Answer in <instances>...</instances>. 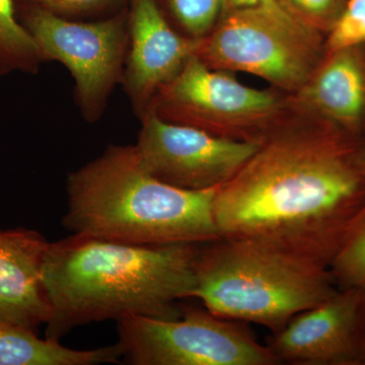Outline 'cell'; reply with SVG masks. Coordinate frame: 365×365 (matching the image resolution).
<instances>
[{
  "label": "cell",
  "mask_w": 365,
  "mask_h": 365,
  "mask_svg": "<svg viewBox=\"0 0 365 365\" xmlns=\"http://www.w3.org/2000/svg\"><path fill=\"white\" fill-rule=\"evenodd\" d=\"M213 213L222 237L329 268L365 216L361 141L289 114L217 190Z\"/></svg>",
  "instance_id": "6da1fadb"
},
{
  "label": "cell",
  "mask_w": 365,
  "mask_h": 365,
  "mask_svg": "<svg viewBox=\"0 0 365 365\" xmlns=\"http://www.w3.org/2000/svg\"><path fill=\"white\" fill-rule=\"evenodd\" d=\"M201 245L123 244L86 235L50 242L43 283L52 307L46 337L128 316L180 318L194 297Z\"/></svg>",
  "instance_id": "7a4b0ae2"
},
{
  "label": "cell",
  "mask_w": 365,
  "mask_h": 365,
  "mask_svg": "<svg viewBox=\"0 0 365 365\" xmlns=\"http://www.w3.org/2000/svg\"><path fill=\"white\" fill-rule=\"evenodd\" d=\"M218 188L193 191L160 181L135 145H110L67 178L63 225L72 235L123 244L202 245L220 240Z\"/></svg>",
  "instance_id": "3957f363"
},
{
  "label": "cell",
  "mask_w": 365,
  "mask_h": 365,
  "mask_svg": "<svg viewBox=\"0 0 365 365\" xmlns=\"http://www.w3.org/2000/svg\"><path fill=\"white\" fill-rule=\"evenodd\" d=\"M338 292L326 266L246 240L202 244L194 297L211 313L278 332Z\"/></svg>",
  "instance_id": "277c9868"
},
{
  "label": "cell",
  "mask_w": 365,
  "mask_h": 365,
  "mask_svg": "<svg viewBox=\"0 0 365 365\" xmlns=\"http://www.w3.org/2000/svg\"><path fill=\"white\" fill-rule=\"evenodd\" d=\"M326 37L276 2L227 7L200 40L196 56L211 68L245 72L287 95L297 93L326 54Z\"/></svg>",
  "instance_id": "5b68a950"
},
{
  "label": "cell",
  "mask_w": 365,
  "mask_h": 365,
  "mask_svg": "<svg viewBox=\"0 0 365 365\" xmlns=\"http://www.w3.org/2000/svg\"><path fill=\"white\" fill-rule=\"evenodd\" d=\"M148 112L213 135L261 143L287 119L289 108L287 93L244 85L232 72L211 68L194 55L155 93Z\"/></svg>",
  "instance_id": "8992f818"
},
{
  "label": "cell",
  "mask_w": 365,
  "mask_h": 365,
  "mask_svg": "<svg viewBox=\"0 0 365 365\" xmlns=\"http://www.w3.org/2000/svg\"><path fill=\"white\" fill-rule=\"evenodd\" d=\"M122 361L132 365L280 364L237 321L207 309H184L180 318L128 316L117 321Z\"/></svg>",
  "instance_id": "52a82bcc"
},
{
  "label": "cell",
  "mask_w": 365,
  "mask_h": 365,
  "mask_svg": "<svg viewBox=\"0 0 365 365\" xmlns=\"http://www.w3.org/2000/svg\"><path fill=\"white\" fill-rule=\"evenodd\" d=\"M19 19L37 43L44 61H58L71 72L81 116L90 123L98 121L123 79L128 16L90 23L71 21L32 4L24 7Z\"/></svg>",
  "instance_id": "ba28073f"
},
{
  "label": "cell",
  "mask_w": 365,
  "mask_h": 365,
  "mask_svg": "<svg viewBox=\"0 0 365 365\" xmlns=\"http://www.w3.org/2000/svg\"><path fill=\"white\" fill-rule=\"evenodd\" d=\"M140 120L135 144L139 157L153 176L178 188L202 191L223 186L260 145L170 123L150 112Z\"/></svg>",
  "instance_id": "9c48e42d"
},
{
  "label": "cell",
  "mask_w": 365,
  "mask_h": 365,
  "mask_svg": "<svg viewBox=\"0 0 365 365\" xmlns=\"http://www.w3.org/2000/svg\"><path fill=\"white\" fill-rule=\"evenodd\" d=\"M362 288L338 289L272 333L267 346L279 364L364 365L357 341Z\"/></svg>",
  "instance_id": "30bf717a"
},
{
  "label": "cell",
  "mask_w": 365,
  "mask_h": 365,
  "mask_svg": "<svg viewBox=\"0 0 365 365\" xmlns=\"http://www.w3.org/2000/svg\"><path fill=\"white\" fill-rule=\"evenodd\" d=\"M129 18V48L122 85L141 119L160 88L196 55L200 40L178 33L157 0H134Z\"/></svg>",
  "instance_id": "8fae6325"
},
{
  "label": "cell",
  "mask_w": 365,
  "mask_h": 365,
  "mask_svg": "<svg viewBox=\"0 0 365 365\" xmlns=\"http://www.w3.org/2000/svg\"><path fill=\"white\" fill-rule=\"evenodd\" d=\"M364 46L326 52L297 93L288 95L292 116L326 125L364 140L365 128Z\"/></svg>",
  "instance_id": "7c38bea8"
},
{
  "label": "cell",
  "mask_w": 365,
  "mask_h": 365,
  "mask_svg": "<svg viewBox=\"0 0 365 365\" xmlns=\"http://www.w3.org/2000/svg\"><path fill=\"white\" fill-rule=\"evenodd\" d=\"M50 242L35 230H0V322L37 332L52 318L43 283Z\"/></svg>",
  "instance_id": "4fadbf2b"
},
{
  "label": "cell",
  "mask_w": 365,
  "mask_h": 365,
  "mask_svg": "<svg viewBox=\"0 0 365 365\" xmlns=\"http://www.w3.org/2000/svg\"><path fill=\"white\" fill-rule=\"evenodd\" d=\"M122 361L119 344L93 350L67 348L24 327L0 322V365H98Z\"/></svg>",
  "instance_id": "5bb4252c"
},
{
  "label": "cell",
  "mask_w": 365,
  "mask_h": 365,
  "mask_svg": "<svg viewBox=\"0 0 365 365\" xmlns=\"http://www.w3.org/2000/svg\"><path fill=\"white\" fill-rule=\"evenodd\" d=\"M44 62L16 14L14 0H0V78L13 72L37 74Z\"/></svg>",
  "instance_id": "9a60e30c"
},
{
  "label": "cell",
  "mask_w": 365,
  "mask_h": 365,
  "mask_svg": "<svg viewBox=\"0 0 365 365\" xmlns=\"http://www.w3.org/2000/svg\"><path fill=\"white\" fill-rule=\"evenodd\" d=\"M170 13L193 39L205 38L227 9V0H168Z\"/></svg>",
  "instance_id": "2e32d148"
},
{
  "label": "cell",
  "mask_w": 365,
  "mask_h": 365,
  "mask_svg": "<svg viewBox=\"0 0 365 365\" xmlns=\"http://www.w3.org/2000/svg\"><path fill=\"white\" fill-rule=\"evenodd\" d=\"M338 289L365 287V216L329 265Z\"/></svg>",
  "instance_id": "e0dca14e"
},
{
  "label": "cell",
  "mask_w": 365,
  "mask_h": 365,
  "mask_svg": "<svg viewBox=\"0 0 365 365\" xmlns=\"http://www.w3.org/2000/svg\"><path fill=\"white\" fill-rule=\"evenodd\" d=\"M292 19L323 36L339 18L346 0H274Z\"/></svg>",
  "instance_id": "ac0fdd59"
},
{
  "label": "cell",
  "mask_w": 365,
  "mask_h": 365,
  "mask_svg": "<svg viewBox=\"0 0 365 365\" xmlns=\"http://www.w3.org/2000/svg\"><path fill=\"white\" fill-rule=\"evenodd\" d=\"M326 52L365 46V0H346L335 25L326 36Z\"/></svg>",
  "instance_id": "d6986e66"
},
{
  "label": "cell",
  "mask_w": 365,
  "mask_h": 365,
  "mask_svg": "<svg viewBox=\"0 0 365 365\" xmlns=\"http://www.w3.org/2000/svg\"><path fill=\"white\" fill-rule=\"evenodd\" d=\"M29 1L49 9L60 16H64V14L91 13L110 6L118 0H29Z\"/></svg>",
  "instance_id": "ffe728a7"
},
{
  "label": "cell",
  "mask_w": 365,
  "mask_h": 365,
  "mask_svg": "<svg viewBox=\"0 0 365 365\" xmlns=\"http://www.w3.org/2000/svg\"><path fill=\"white\" fill-rule=\"evenodd\" d=\"M357 341L362 360L365 365V287L362 288V297L360 300L359 319H357Z\"/></svg>",
  "instance_id": "44dd1931"
},
{
  "label": "cell",
  "mask_w": 365,
  "mask_h": 365,
  "mask_svg": "<svg viewBox=\"0 0 365 365\" xmlns=\"http://www.w3.org/2000/svg\"><path fill=\"white\" fill-rule=\"evenodd\" d=\"M274 0H227L228 7L251 6L261 4H273Z\"/></svg>",
  "instance_id": "7402d4cb"
},
{
  "label": "cell",
  "mask_w": 365,
  "mask_h": 365,
  "mask_svg": "<svg viewBox=\"0 0 365 365\" xmlns=\"http://www.w3.org/2000/svg\"><path fill=\"white\" fill-rule=\"evenodd\" d=\"M361 153H362V160H364V167H365V137L364 140L361 143Z\"/></svg>",
  "instance_id": "603a6c76"
}]
</instances>
